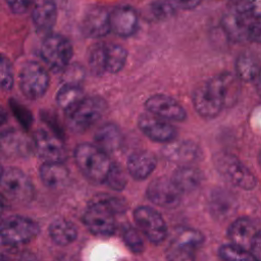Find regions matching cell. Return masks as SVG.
I'll return each mask as SVG.
<instances>
[{"label": "cell", "instance_id": "obj_1", "mask_svg": "<svg viewBox=\"0 0 261 261\" xmlns=\"http://www.w3.org/2000/svg\"><path fill=\"white\" fill-rule=\"evenodd\" d=\"M239 94L238 79L230 72H221L198 86L192 95L195 110L204 118L216 117L222 109L231 105Z\"/></svg>", "mask_w": 261, "mask_h": 261}, {"label": "cell", "instance_id": "obj_2", "mask_svg": "<svg viewBox=\"0 0 261 261\" xmlns=\"http://www.w3.org/2000/svg\"><path fill=\"white\" fill-rule=\"evenodd\" d=\"M74 160L83 174L94 182H105L112 162L108 154L95 144L83 143L74 150Z\"/></svg>", "mask_w": 261, "mask_h": 261}, {"label": "cell", "instance_id": "obj_3", "mask_svg": "<svg viewBox=\"0 0 261 261\" xmlns=\"http://www.w3.org/2000/svg\"><path fill=\"white\" fill-rule=\"evenodd\" d=\"M106 109V102L101 97H84L65 111L68 128L74 133L86 132L100 120Z\"/></svg>", "mask_w": 261, "mask_h": 261}, {"label": "cell", "instance_id": "obj_4", "mask_svg": "<svg viewBox=\"0 0 261 261\" xmlns=\"http://www.w3.org/2000/svg\"><path fill=\"white\" fill-rule=\"evenodd\" d=\"M122 204L114 199L98 200L92 203L84 213V223L97 236H111L115 230V212Z\"/></svg>", "mask_w": 261, "mask_h": 261}, {"label": "cell", "instance_id": "obj_5", "mask_svg": "<svg viewBox=\"0 0 261 261\" xmlns=\"http://www.w3.org/2000/svg\"><path fill=\"white\" fill-rule=\"evenodd\" d=\"M0 195L14 203H28L34 197V186L22 170L9 167L0 176Z\"/></svg>", "mask_w": 261, "mask_h": 261}, {"label": "cell", "instance_id": "obj_6", "mask_svg": "<svg viewBox=\"0 0 261 261\" xmlns=\"http://www.w3.org/2000/svg\"><path fill=\"white\" fill-rule=\"evenodd\" d=\"M72 45L69 40L58 34H49L42 41L40 56L54 71H63L72 57Z\"/></svg>", "mask_w": 261, "mask_h": 261}, {"label": "cell", "instance_id": "obj_7", "mask_svg": "<svg viewBox=\"0 0 261 261\" xmlns=\"http://www.w3.org/2000/svg\"><path fill=\"white\" fill-rule=\"evenodd\" d=\"M39 233V225L31 218L11 215L0 221V238L10 246H19L33 241Z\"/></svg>", "mask_w": 261, "mask_h": 261}, {"label": "cell", "instance_id": "obj_8", "mask_svg": "<svg viewBox=\"0 0 261 261\" xmlns=\"http://www.w3.org/2000/svg\"><path fill=\"white\" fill-rule=\"evenodd\" d=\"M217 171L230 184L244 190H252L256 186V178L250 169L236 156L223 153L215 160Z\"/></svg>", "mask_w": 261, "mask_h": 261}, {"label": "cell", "instance_id": "obj_9", "mask_svg": "<svg viewBox=\"0 0 261 261\" xmlns=\"http://www.w3.org/2000/svg\"><path fill=\"white\" fill-rule=\"evenodd\" d=\"M19 89L30 100L40 99L48 90L50 79L47 70L36 61L27 62L19 72Z\"/></svg>", "mask_w": 261, "mask_h": 261}, {"label": "cell", "instance_id": "obj_10", "mask_svg": "<svg viewBox=\"0 0 261 261\" xmlns=\"http://www.w3.org/2000/svg\"><path fill=\"white\" fill-rule=\"evenodd\" d=\"M204 241L203 234L194 228H182L170 243L166 257L168 261H195V252Z\"/></svg>", "mask_w": 261, "mask_h": 261}, {"label": "cell", "instance_id": "obj_11", "mask_svg": "<svg viewBox=\"0 0 261 261\" xmlns=\"http://www.w3.org/2000/svg\"><path fill=\"white\" fill-rule=\"evenodd\" d=\"M134 218L150 242L159 244L166 238V223L155 209L148 206H140L134 211Z\"/></svg>", "mask_w": 261, "mask_h": 261}, {"label": "cell", "instance_id": "obj_12", "mask_svg": "<svg viewBox=\"0 0 261 261\" xmlns=\"http://www.w3.org/2000/svg\"><path fill=\"white\" fill-rule=\"evenodd\" d=\"M34 150L44 162H63L66 151L59 136L45 129H38L33 138Z\"/></svg>", "mask_w": 261, "mask_h": 261}, {"label": "cell", "instance_id": "obj_13", "mask_svg": "<svg viewBox=\"0 0 261 261\" xmlns=\"http://www.w3.org/2000/svg\"><path fill=\"white\" fill-rule=\"evenodd\" d=\"M148 199L166 209H172L178 206L181 200V191L176 187L171 178L158 177L151 181L147 189Z\"/></svg>", "mask_w": 261, "mask_h": 261}, {"label": "cell", "instance_id": "obj_14", "mask_svg": "<svg viewBox=\"0 0 261 261\" xmlns=\"http://www.w3.org/2000/svg\"><path fill=\"white\" fill-rule=\"evenodd\" d=\"M0 151L7 157L23 158L34 151V143L24 133L7 128L0 133Z\"/></svg>", "mask_w": 261, "mask_h": 261}, {"label": "cell", "instance_id": "obj_15", "mask_svg": "<svg viewBox=\"0 0 261 261\" xmlns=\"http://www.w3.org/2000/svg\"><path fill=\"white\" fill-rule=\"evenodd\" d=\"M145 108L149 113L165 120L182 121L187 117L185 108L176 100L164 94L150 96L145 102Z\"/></svg>", "mask_w": 261, "mask_h": 261}, {"label": "cell", "instance_id": "obj_16", "mask_svg": "<svg viewBox=\"0 0 261 261\" xmlns=\"http://www.w3.org/2000/svg\"><path fill=\"white\" fill-rule=\"evenodd\" d=\"M140 130L150 140L158 143H169L174 140L176 130L167 120L151 113H143L138 118Z\"/></svg>", "mask_w": 261, "mask_h": 261}, {"label": "cell", "instance_id": "obj_17", "mask_svg": "<svg viewBox=\"0 0 261 261\" xmlns=\"http://www.w3.org/2000/svg\"><path fill=\"white\" fill-rule=\"evenodd\" d=\"M138 22L137 11L128 5L118 6L109 13L110 32L122 38H128L134 35L137 31Z\"/></svg>", "mask_w": 261, "mask_h": 261}, {"label": "cell", "instance_id": "obj_18", "mask_svg": "<svg viewBox=\"0 0 261 261\" xmlns=\"http://www.w3.org/2000/svg\"><path fill=\"white\" fill-rule=\"evenodd\" d=\"M163 156L171 161L182 165H191L201 157L200 147L192 141H171L162 149Z\"/></svg>", "mask_w": 261, "mask_h": 261}, {"label": "cell", "instance_id": "obj_19", "mask_svg": "<svg viewBox=\"0 0 261 261\" xmlns=\"http://www.w3.org/2000/svg\"><path fill=\"white\" fill-rule=\"evenodd\" d=\"M109 13L101 6L92 7L82 20V32L89 38H101L110 33Z\"/></svg>", "mask_w": 261, "mask_h": 261}, {"label": "cell", "instance_id": "obj_20", "mask_svg": "<svg viewBox=\"0 0 261 261\" xmlns=\"http://www.w3.org/2000/svg\"><path fill=\"white\" fill-rule=\"evenodd\" d=\"M257 231L258 230L251 219L241 217L236 219L229 225L227 234L232 245L250 251Z\"/></svg>", "mask_w": 261, "mask_h": 261}, {"label": "cell", "instance_id": "obj_21", "mask_svg": "<svg viewBox=\"0 0 261 261\" xmlns=\"http://www.w3.org/2000/svg\"><path fill=\"white\" fill-rule=\"evenodd\" d=\"M157 164L156 156L146 150L134 152L127 159L126 167L129 175L135 179L147 178L155 169Z\"/></svg>", "mask_w": 261, "mask_h": 261}, {"label": "cell", "instance_id": "obj_22", "mask_svg": "<svg viewBox=\"0 0 261 261\" xmlns=\"http://www.w3.org/2000/svg\"><path fill=\"white\" fill-rule=\"evenodd\" d=\"M32 18L35 27L47 32L51 30L57 18V7L54 0H34Z\"/></svg>", "mask_w": 261, "mask_h": 261}, {"label": "cell", "instance_id": "obj_23", "mask_svg": "<svg viewBox=\"0 0 261 261\" xmlns=\"http://www.w3.org/2000/svg\"><path fill=\"white\" fill-rule=\"evenodd\" d=\"M40 177L48 188H62L69 179V171L63 162H44L40 167Z\"/></svg>", "mask_w": 261, "mask_h": 261}, {"label": "cell", "instance_id": "obj_24", "mask_svg": "<svg viewBox=\"0 0 261 261\" xmlns=\"http://www.w3.org/2000/svg\"><path fill=\"white\" fill-rule=\"evenodd\" d=\"M95 145L106 152H114L122 144V134L114 123H105L95 134Z\"/></svg>", "mask_w": 261, "mask_h": 261}, {"label": "cell", "instance_id": "obj_25", "mask_svg": "<svg viewBox=\"0 0 261 261\" xmlns=\"http://www.w3.org/2000/svg\"><path fill=\"white\" fill-rule=\"evenodd\" d=\"M171 179L181 193L191 192L201 185L203 174L200 169L192 165H182L173 172Z\"/></svg>", "mask_w": 261, "mask_h": 261}, {"label": "cell", "instance_id": "obj_26", "mask_svg": "<svg viewBox=\"0 0 261 261\" xmlns=\"http://www.w3.org/2000/svg\"><path fill=\"white\" fill-rule=\"evenodd\" d=\"M49 234L54 243L60 246L71 244L77 237L75 225L67 219H56L49 227Z\"/></svg>", "mask_w": 261, "mask_h": 261}, {"label": "cell", "instance_id": "obj_27", "mask_svg": "<svg viewBox=\"0 0 261 261\" xmlns=\"http://www.w3.org/2000/svg\"><path fill=\"white\" fill-rule=\"evenodd\" d=\"M236 73L237 77L243 82L252 83L260 77L261 68L257 59L249 54H240L236 60Z\"/></svg>", "mask_w": 261, "mask_h": 261}, {"label": "cell", "instance_id": "obj_28", "mask_svg": "<svg viewBox=\"0 0 261 261\" xmlns=\"http://www.w3.org/2000/svg\"><path fill=\"white\" fill-rule=\"evenodd\" d=\"M127 51L120 45H106V72L117 73L125 65Z\"/></svg>", "mask_w": 261, "mask_h": 261}, {"label": "cell", "instance_id": "obj_29", "mask_svg": "<svg viewBox=\"0 0 261 261\" xmlns=\"http://www.w3.org/2000/svg\"><path fill=\"white\" fill-rule=\"evenodd\" d=\"M84 98L81 85L63 84L56 94V102L65 111Z\"/></svg>", "mask_w": 261, "mask_h": 261}, {"label": "cell", "instance_id": "obj_30", "mask_svg": "<svg viewBox=\"0 0 261 261\" xmlns=\"http://www.w3.org/2000/svg\"><path fill=\"white\" fill-rule=\"evenodd\" d=\"M88 63L93 74L100 76L106 72V44L96 43L91 47Z\"/></svg>", "mask_w": 261, "mask_h": 261}, {"label": "cell", "instance_id": "obj_31", "mask_svg": "<svg viewBox=\"0 0 261 261\" xmlns=\"http://www.w3.org/2000/svg\"><path fill=\"white\" fill-rule=\"evenodd\" d=\"M218 255L223 261H256L251 252L234 245H223L218 250Z\"/></svg>", "mask_w": 261, "mask_h": 261}, {"label": "cell", "instance_id": "obj_32", "mask_svg": "<svg viewBox=\"0 0 261 261\" xmlns=\"http://www.w3.org/2000/svg\"><path fill=\"white\" fill-rule=\"evenodd\" d=\"M230 10L246 16H261V0H230Z\"/></svg>", "mask_w": 261, "mask_h": 261}, {"label": "cell", "instance_id": "obj_33", "mask_svg": "<svg viewBox=\"0 0 261 261\" xmlns=\"http://www.w3.org/2000/svg\"><path fill=\"white\" fill-rule=\"evenodd\" d=\"M175 11H176L175 8L172 6L169 0H163V1H157V2L151 3L148 8L147 14L151 19L162 20V19L168 18Z\"/></svg>", "mask_w": 261, "mask_h": 261}, {"label": "cell", "instance_id": "obj_34", "mask_svg": "<svg viewBox=\"0 0 261 261\" xmlns=\"http://www.w3.org/2000/svg\"><path fill=\"white\" fill-rule=\"evenodd\" d=\"M14 84L12 65L9 59L0 53V89L10 91Z\"/></svg>", "mask_w": 261, "mask_h": 261}, {"label": "cell", "instance_id": "obj_35", "mask_svg": "<svg viewBox=\"0 0 261 261\" xmlns=\"http://www.w3.org/2000/svg\"><path fill=\"white\" fill-rule=\"evenodd\" d=\"M105 184L115 191H121L126 186V176L124 170L117 164L112 163L111 168L105 179Z\"/></svg>", "mask_w": 261, "mask_h": 261}, {"label": "cell", "instance_id": "obj_36", "mask_svg": "<svg viewBox=\"0 0 261 261\" xmlns=\"http://www.w3.org/2000/svg\"><path fill=\"white\" fill-rule=\"evenodd\" d=\"M122 238H123L125 245L128 247V249L132 252L140 254L144 251L143 239L141 238V234L135 227L128 226V227L124 228Z\"/></svg>", "mask_w": 261, "mask_h": 261}, {"label": "cell", "instance_id": "obj_37", "mask_svg": "<svg viewBox=\"0 0 261 261\" xmlns=\"http://www.w3.org/2000/svg\"><path fill=\"white\" fill-rule=\"evenodd\" d=\"M246 41L261 44V16H246Z\"/></svg>", "mask_w": 261, "mask_h": 261}, {"label": "cell", "instance_id": "obj_38", "mask_svg": "<svg viewBox=\"0 0 261 261\" xmlns=\"http://www.w3.org/2000/svg\"><path fill=\"white\" fill-rule=\"evenodd\" d=\"M10 107L13 114L18 119L19 123L27 129L30 128V126L33 123V116L31 112L25 107H23L17 101H14V100L10 101Z\"/></svg>", "mask_w": 261, "mask_h": 261}, {"label": "cell", "instance_id": "obj_39", "mask_svg": "<svg viewBox=\"0 0 261 261\" xmlns=\"http://www.w3.org/2000/svg\"><path fill=\"white\" fill-rule=\"evenodd\" d=\"M84 69L77 65H68L63 69V83L70 85H81L84 80Z\"/></svg>", "mask_w": 261, "mask_h": 261}, {"label": "cell", "instance_id": "obj_40", "mask_svg": "<svg viewBox=\"0 0 261 261\" xmlns=\"http://www.w3.org/2000/svg\"><path fill=\"white\" fill-rule=\"evenodd\" d=\"M213 210L216 211L217 214H227L229 213V209L232 208V200L228 195H225V193L221 194H215L213 197Z\"/></svg>", "mask_w": 261, "mask_h": 261}, {"label": "cell", "instance_id": "obj_41", "mask_svg": "<svg viewBox=\"0 0 261 261\" xmlns=\"http://www.w3.org/2000/svg\"><path fill=\"white\" fill-rule=\"evenodd\" d=\"M34 0H6L7 5L13 13L22 14L29 10Z\"/></svg>", "mask_w": 261, "mask_h": 261}, {"label": "cell", "instance_id": "obj_42", "mask_svg": "<svg viewBox=\"0 0 261 261\" xmlns=\"http://www.w3.org/2000/svg\"><path fill=\"white\" fill-rule=\"evenodd\" d=\"M169 2L172 4L175 10H191L199 6L202 0H169Z\"/></svg>", "mask_w": 261, "mask_h": 261}, {"label": "cell", "instance_id": "obj_43", "mask_svg": "<svg viewBox=\"0 0 261 261\" xmlns=\"http://www.w3.org/2000/svg\"><path fill=\"white\" fill-rule=\"evenodd\" d=\"M250 252L256 261H261V230H258L252 243Z\"/></svg>", "mask_w": 261, "mask_h": 261}, {"label": "cell", "instance_id": "obj_44", "mask_svg": "<svg viewBox=\"0 0 261 261\" xmlns=\"http://www.w3.org/2000/svg\"><path fill=\"white\" fill-rule=\"evenodd\" d=\"M7 120V112L3 106L0 105V126L3 125Z\"/></svg>", "mask_w": 261, "mask_h": 261}, {"label": "cell", "instance_id": "obj_45", "mask_svg": "<svg viewBox=\"0 0 261 261\" xmlns=\"http://www.w3.org/2000/svg\"><path fill=\"white\" fill-rule=\"evenodd\" d=\"M4 206H5V200L0 195V220H1V217H2V214H3V211H4Z\"/></svg>", "mask_w": 261, "mask_h": 261}, {"label": "cell", "instance_id": "obj_46", "mask_svg": "<svg viewBox=\"0 0 261 261\" xmlns=\"http://www.w3.org/2000/svg\"><path fill=\"white\" fill-rule=\"evenodd\" d=\"M21 261H37L35 258H33V257H24Z\"/></svg>", "mask_w": 261, "mask_h": 261}, {"label": "cell", "instance_id": "obj_47", "mask_svg": "<svg viewBox=\"0 0 261 261\" xmlns=\"http://www.w3.org/2000/svg\"><path fill=\"white\" fill-rule=\"evenodd\" d=\"M58 261H71V260H69V258H67V257H63V258L59 259Z\"/></svg>", "mask_w": 261, "mask_h": 261}, {"label": "cell", "instance_id": "obj_48", "mask_svg": "<svg viewBox=\"0 0 261 261\" xmlns=\"http://www.w3.org/2000/svg\"><path fill=\"white\" fill-rule=\"evenodd\" d=\"M0 261H9V260L6 259V258L3 257V256H0Z\"/></svg>", "mask_w": 261, "mask_h": 261}, {"label": "cell", "instance_id": "obj_49", "mask_svg": "<svg viewBox=\"0 0 261 261\" xmlns=\"http://www.w3.org/2000/svg\"><path fill=\"white\" fill-rule=\"evenodd\" d=\"M2 172H3V168H2V166H1V164H0V176H1Z\"/></svg>", "mask_w": 261, "mask_h": 261}]
</instances>
